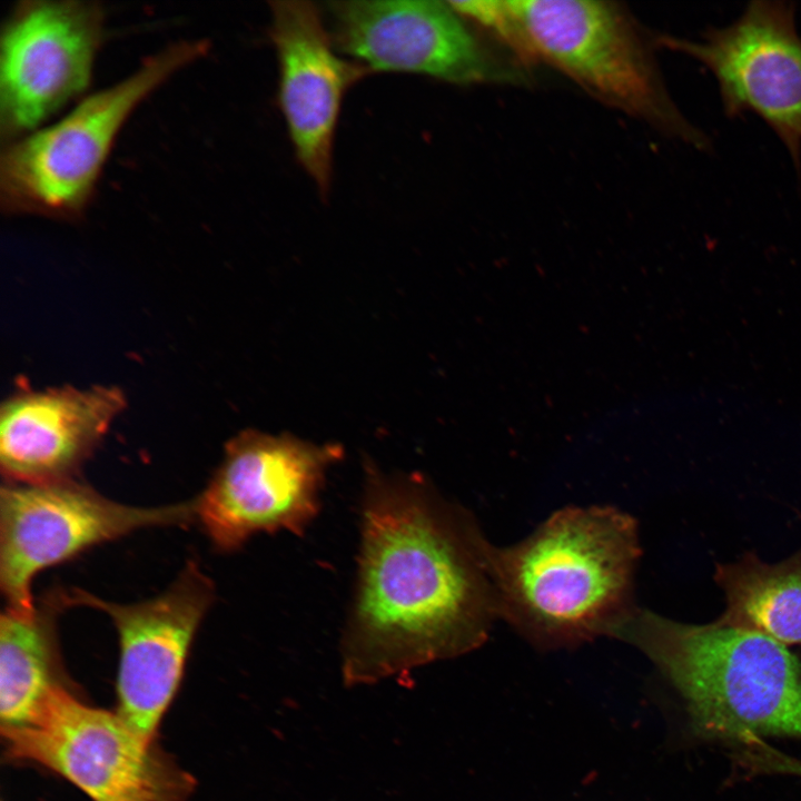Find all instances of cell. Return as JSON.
Segmentation results:
<instances>
[{"mask_svg":"<svg viewBox=\"0 0 801 801\" xmlns=\"http://www.w3.org/2000/svg\"><path fill=\"white\" fill-rule=\"evenodd\" d=\"M356 576L340 639L347 685L454 657L486 639L497 605L488 542L417 473L365 463Z\"/></svg>","mask_w":801,"mask_h":801,"instance_id":"obj_1","label":"cell"},{"mask_svg":"<svg viewBox=\"0 0 801 801\" xmlns=\"http://www.w3.org/2000/svg\"><path fill=\"white\" fill-rule=\"evenodd\" d=\"M640 552L629 514L611 506L565 507L517 544H488L498 615L543 649L616 636L636 611Z\"/></svg>","mask_w":801,"mask_h":801,"instance_id":"obj_2","label":"cell"},{"mask_svg":"<svg viewBox=\"0 0 801 801\" xmlns=\"http://www.w3.org/2000/svg\"><path fill=\"white\" fill-rule=\"evenodd\" d=\"M616 637L642 650L673 685L695 735L801 740V663L787 645L720 621L683 624L646 610Z\"/></svg>","mask_w":801,"mask_h":801,"instance_id":"obj_3","label":"cell"},{"mask_svg":"<svg viewBox=\"0 0 801 801\" xmlns=\"http://www.w3.org/2000/svg\"><path fill=\"white\" fill-rule=\"evenodd\" d=\"M208 49L206 39L170 43L147 57L122 80L81 98L52 125L2 145V210L8 215L59 220L80 218L132 112L178 71L202 58Z\"/></svg>","mask_w":801,"mask_h":801,"instance_id":"obj_4","label":"cell"},{"mask_svg":"<svg viewBox=\"0 0 801 801\" xmlns=\"http://www.w3.org/2000/svg\"><path fill=\"white\" fill-rule=\"evenodd\" d=\"M535 62L545 61L599 100L698 149L708 137L679 110L650 42L619 3L510 0Z\"/></svg>","mask_w":801,"mask_h":801,"instance_id":"obj_5","label":"cell"},{"mask_svg":"<svg viewBox=\"0 0 801 801\" xmlns=\"http://www.w3.org/2000/svg\"><path fill=\"white\" fill-rule=\"evenodd\" d=\"M8 761L43 767L91 801H187L195 779L132 731L117 712L82 702L72 686L51 691L23 725L1 730Z\"/></svg>","mask_w":801,"mask_h":801,"instance_id":"obj_6","label":"cell"},{"mask_svg":"<svg viewBox=\"0 0 801 801\" xmlns=\"http://www.w3.org/2000/svg\"><path fill=\"white\" fill-rule=\"evenodd\" d=\"M343 455L338 444L244 431L226 444L222 462L195 498V517L222 552L258 533L303 536L320 511L326 472Z\"/></svg>","mask_w":801,"mask_h":801,"instance_id":"obj_7","label":"cell"},{"mask_svg":"<svg viewBox=\"0 0 801 801\" xmlns=\"http://www.w3.org/2000/svg\"><path fill=\"white\" fill-rule=\"evenodd\" d=\"M195 500L131 506L70 479L8 483L0 494V586L8 610L30 613L34 576L79 553L140 528L194 521Z\"/></svg>","mask_w":801,"mask_h":801,"instance_id":"obj_8","label":"cell"},{"mask_svg":"<svg viewBox=\"0 0 801 801\" xmlns=\"http://www.w3.org/2000/svg\"><path fill=\"white\" fill-rule=\"evenodd\" d=\"M106 11L96 1L26 0L0 37V137L28 135L91 82L105 40Z\"/></svg>","mask_w":801,"mask_h":801,"instance_id":"obj_9","label":"cell"},{"mask_svg":"<svg viewBox=\"0 0 801 801\" xmlns=\"http://www.w3.org/2000/svg\"><path fill=\"white\" fill-rule=\"evenodd\" d=\"M656 42L701 62L716 80L726 116L756 113L800 161L801 36L792 3L752 1L701 40L661 36Z\"/></svg>","mask_w":801,"mask_h":801,"instance_id":"obj_10","label":"cell"},{"mask_svg":"<svg viewBox=\"0 0 801 801\" xmlns=\"http://www.w3.org/2000/svg\"><path fill=\"white\" fill-rule=\"evenodd\" d=\"M214 584L188 562L160 595L119 604L75 589L63 593L67 606L106 613L119 636L117 713L142 739L154 742L172 702L197 630L214 601Z\"/></svg>","mask_w":801,"mask_h":801,"instance_id":"obj_11","label":"cell"},{"mask_svg":"<svg viewBox=\"0 0 801 801\" xmlns=\"http://www.w3.org/2000/svg\"><path fill=\"white\" fill-rule=\"evenodd\" d=\"M328 9L336 47L370 71L419 73L455 85L523 79L481 43L448 1H335Z\"/></svg>","mask_w":801,"mask_h":801,"instance_id":"obj_12","label":"cell"},{"mask_svg":"<svg viewBox=\"0 0 801 801\" xmlns=\"http://www.w3.org/2000/svg\"><path fill=\"white\" fill-rule=\"evenodd\" d=\"M269 4V34L279 66L278 105L296 158L325 198L343 97L370 70L336 55L314 3L276 0Z\"/></svg>","mask_w":801,"mask_h":801,"instance_id":"obj_13","label":"cell"},{"mask_svg":"<svg viewBox=\"0 0 801 801\" xmlns=\"http://www.w3.org/2000/svg\"><path fill=\"white\" fill-rule=\"evenodd\" d=\"M125 407L115 386L23 390L0 414V465L8 483L72 478Z\"/></svg>","mask_w":801,"mask_h":801,"instance_id":"obj_14","label":"cell"},{"mask_svg":"<svg viewBox=\"0 0 801 801\" xmlns=\"http://www.w3.org/2000/svg\"><path fill=\"white\" fill-rule=\"evenodd\" d=\"M66 606L62 593L48 596L30 613L6 609L0 621L1 730L26 724L48 694L71 686L58 647L55 617Z\"/></svg>","mask_w":801,"mask_h":801,"instance_id":"obj_15","label":"cell"},{"mask_svg":"<svg viewBox=\"0 0 801 801\" xmlns=\"http://www.w3.org/2000/svg\"><path fill=\"white\" fill-rule=\"evenodd\" d=\"M714 577L726 599L718 621L784 645L801 644V550L778 564L749 553L735 563L718 565Z\"/></svg>","mask_w":801,"mask_h":801,"instance_id":"obj_16","label":"cell"},{"mask_svg":"<svg viewBox=\"0 0 801 801\" xmlns=\"http://www.w3.org/2000/svg\"><path fill=\"white\" fill-rule=\"evenodd\" d=\"M465 20L487 29L505 43L523 63H534V57L523 27L510 0L448 1Z\"/></svg>","mask_w":801,"mask_h":801,"instance_id":"obj_17","label":"cell"}]
</instances>
